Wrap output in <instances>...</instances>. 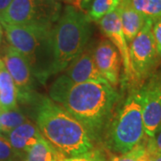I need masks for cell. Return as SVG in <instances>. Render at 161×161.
<instances>
[{
    "label": "cell",
    "mask_w": 161,
    "mask_h": 161,
    "mask_svg": "<svg viewBox=\"0 0 161 161\" xmlns=\"http://www.w3.org/2000/svg\"><path fill=\"white\" fill-rule=\"evenodd\" d=\"M35 124L40 134L64 158L84 154L95 148V141L82 124L51 98L37 95Z\"/></svg>",
    "instance_id": "cell-1"
},
{
    "label": "cell",
    "mask_w": 161,
    "mask_h": 161,
    "mask_svg": "<svg viewBox=\"0 0 161 161\" xmlns=\"http://www.w3.org/2000/svg\"><path fill=\"white\" fill-rule=\"evenodd\" d=\"M118 99L108 82L87 81L71 87L57 103L82 124L95 142H100Z\"/></svg>",
    "instance_id": "cell-2"
},
{
    "label": "cell",
    "mask_w": 161,
    "mask_h": 161,
    "mask_svg": "<svg viewBox=\"0 0 161 161\" xmlns=\"http://www.w3.org/2000/svg\"><path fill=\"white\" fill-rule=\"evenodd\" d=\"M91 20L80 9L67 6L50 31L49 77L62 73L89 46Z\"/></svg>",
    "instance_id": "cell-3"
},
{
    "label": "cell",
    "mask_w": 161,
    "mask_h": 161,
    "mask_svg": "<svg viewBox=\"0 0 161 161\" xmlns=\"http://www.w3.org/2000/svg\"><path fill=\"white\" fill-rule=\"evenodd\" d=\"M144 84L132 86L119 108L114 111L104 131L103 148L112 154L126 153L144 138L142 105Z\"/></svg>",
    "instance_id": "cell-4"
},
{
    "label": "cell",
    "mask_w": 161,
    "mask_h": 161,
    "mask_svg": "<svg viewBox=\"0 0 161 161\" xmlns=\"http://www.w3.org/2000/svg\"><path fill=\"white\" fill-rule=\"evenodd\" d=\"M1 25L8 44L27 58L33 75L45 82L49 78L51 29L34 25Z\"/></svg>",
    "instance_id": "cell-5"
},
{
    "label": "cell",
    "mask_w": 161,
    "mask_h": 161,
    "mask_svg": "<svg viewBox=\"0 0 161 161\" xmlns=\"http://www.w3.org/2000/svg\"><path fill=\"white\" fill-rule=\"evenodd\" d=\"M61 11L62 6L58 0H13L0 16V23L52 29Z\"/></svg>",
    "instance_id": "cell-6"
},
{
    "label": "cell",
    "mask_w": 161,
    "mask_h": 161,
    "mask_svg": "<svg viewBox=\"0 0 161 161\" xmlns=\"http://www.w3.org/2000/svg\"><path fill=\"white\" fill-rule=\"evenodd\" d=\"M132 86H142L153 75L158 55L152 34V21L147 20L136 37L129 44Z\"/></svg>",
    "instance_id": "cell-7"
},
{
    "label": "cell",
    "mask_w": 161,
    "mask_h": 161,
    "mask_svg": "<svg viewBox=\"0 0 161 161\" xmlns=\"http://www.w3.org/2000/svg\"><path fill=\"white\" fill-rule=\"evenodd\" d=\"M93 53L94 48L88 46L64 70L61 75L52 83L49 89V98L57 103L68 89L79 83L87 81L108 82L97 68Z\"/></svg>",
    "instance_id": "cell-8"
},
{
    "label": "cell",
    "mask_w": 161,
    "mask_h": 161,
    "mask_svg": "<svg viewBox=\"0 0 161 161\" xmlns=\"http://www.w3.org/2000/svg\"><path fill=\"white\" fill-rule=\"evenodd\" d=\"M2 60L17 89L18 101L32 103L36 98L33 91V73L27 58L9 44L5 47Z\"/></svg>",
    "instance_id": "cell-9"
},
{
    "label": "cell",
    "mask_w": 161,
    "mask_h": 161,
    "mask_svg": "<svg viewBox=\"0 0 161 161\" xmlns=\"http://www.w3.org/2000/svg\"><path fill=\"white\" fill-rule=\"evenodd\" d=\"M99 28L110 42L117 48L122 58V63L124 65L125 78L127 81L132 80V70L129 55V44L127 42L125 36L121 23L120 14L116 9L111 12L106 16L101 18L98 22Z\"/></svg>",
    "instance_id": "cell-10"
},
{
    "label": "cell",
    "mask_w": 161,
    "mask_h": 161,
    "mask_svg": "<svg viewBox=\"0 0 161 161\" xmlns=\"http://www.w3.org/2000/svg\"><path fill=\"white\" fill-rule=\"evenodd\" d=\"M142 118L145 136L150 138L161 125V77L153 76L144 84Z\"/></svg>",
    "instance_id": "cell-11"
},
{
    "label": "cell",
    "mask_w": 161,
    "mask_h": 161,
    "mask_svg": "<svg viewBox=\"0 0 161 161\" xmlns=\"http://www.w3.org/2000/svg\"><path fill=\"white\" fill-rule=\"evenodd\" d=\"M94 61L99 73L112 87L117 86L120 75V54L112 42L102 40L94 47Z\"/></svg>",
    "instance_id": "cell-12"
},
{
    "label": "cell",
    "mask_w": 161,
    "mask_h": 161,
    "mask_svg": "<svg viewBox=\"0 0 161 161\" xmlns=\"http://www.w3.org/2000/svg\"><path fill=\"white\" fill-rule=\"evenodd\" d=\"M6 137L22 161L35 144L44 139L35 122L33 123L30 120L14 128Z\"/></svg>",
    "instance_id": "cell-13"
},
{
    "label": "cell",
    "mask_w": 161,
    "mask_h": 161,
    "mask_svg": "<svg viewBox=\"0 0 161 161\" xmlns=\"http://www.w3.org/2000/svg\"><path fill=\"white\" fill-rule=\"evenodd\" d=\"M117 10L120 14L124 34L128 44H130L142 29L147 20L132 6L131 0H120Z\"/></svg>",
    "instance_id": "cell-14"
},
{
    "label": "cell",
    "mask_w": 161,
    "mask_h": 161,
    "mask_svg": "<svg viewBox=\"0 0 161 161\" xmlns=\"http://www.w3.org/2000/svg\"><path fill=\"white\" fill-rule=\"evenodd\" d=\"M17 108V89L4 61L0 58V110L6 111Z\"/></svg>",
    "instance_id": "cell-15"
},
{
    "label": "cell",
    "mask_w": 161,
    "mask_h": 161,
    "mask_svg": "<svg viewBox=\"0 0 161 161\" xmlns=\"http://www.w3.org/2000/svg\"><path fill=\"white\" fill-rule=\"evenodd\" d=\"M65 158L42 139L28 151L23 161H62Z\"/></svg>",
    "instance_id": "cell-16"
},
{
    "label": "cell",
    "mask_w": 161,
    "mask_h": 161,
    "mask_svg": "<svg viewBox=\"0 0 161 161\" xmlns=\"http://www.w3.org/2000/svg\"><path fill=\"white\" fill-rule=\"evenodd\" d=\"M28 120L29 119L27 115H24V113L19 109V108L15 109L1 111V114H0L1 133L6 136L14 128L21 125L22 124Z\"/></svg>",
    "instance_id": "cell-17"
},
{
    "label": "cell",
    "mask_w": 161,
    "mask_h": 161,
    "mask_svg": "<svg viewBox=\"0 0 161 161\" xmlns=\"http://www.w3.org/2000/svg\"><path fill=\"white\" fill-rule=\"evenodd\" d=\"M119 4L120 0H92L87 15L91 21L98 22L109 13L116 10Z\"/></svg>",
    "instance_id": "cell-18"
},
{
    "label": "cell",
    "mask_w": 161,
    "mask_h": 161,
    "mask_svg": "<svg viewBox=\"0 0 161 161\" xmlns=\"http://www.w3.org/2000/svg\"><path fill=\"white\" fill-rule=\"evenodd\" d=\"M131 3L146 20L161 18V0H131Z\"/></svg>",
    "instance_id": "cell-19"
},
{
    "label": "cell",
    "mask_w": 161,
    "mask_h": 161,
    "mask_svg": "<svg viewBox=\"0 0 161 161\" xmlns=\"http://www.w3.org/2000/svg\"><path fill=\"white\" fill-rule=\"evenodd\" d=\"M146 151H147V140L143 139L137 146H135L132 150L126 153L120 155L110 153V156L107 158L106 161H141Z\"/></svg>",
    "instance_id": "cell-20"
},
{
    "label": "cell",
    "mask_w": 161,
    "mask_h": 161,
    "mask_svg": "<svg viewBox=\"0 0 161 161\" xmlns=\"http://www.w3.org/2000/svg\"><path fill=\"white\" fill-rule=\"evenodd\" d=\"M0 161H22L5 135H0Z\"/></svg>",
    "instance_id": "cell-21"
},
{
    "label": "cell",
    "mask_w": 161,
    "mask_h": 161,
    "mask_svg": "<svg viewBox=\"0 0 161 161\" xmlns=\"http://www.w3.org/2000/svg\"><path fill=\"white\" fill-rule=\"evenodd\" d=\"M104 148L97 149L96 147L89 152H86L84 154L72 157V158H65L62 161H106L108 156L105 155L104 153Z\"/></svg>",
    "instance_id": "cell-22"
},
{
    "label": "cell",
    "mask_w": 161,
    "mask_h": 161,
    "mask_svg": "<svg viewBox=\"0 0 161 161\" xmlns=\"http://www.w3.org/2000/svg\"><path fill=\"white\" fill-rule=\"evenodd\" d=\"M147 148L150 152L153 153H161V125L157 129L152 137H147Z\"/></svg>",
    "instance_id": "cell-23"
},
{
    "label": "cell",
    "mask_w": 161,
    "mask_h": 161,
    "mask_svg": "<svg viewBox=\"0 0 161 161\" xmlns=\"http://www.w3.org/2000/svg\"><path fill=\"white\" fill-rule=\"evenodd\" d=\"M152 34L155 41L156 48L159 58H161V18L152 22Z\"/></svg>",
    "instance_id": "cell-24"
},
{
    "label": "cell",
    "mask_w": 161,
    "mask_h": 161,
    "mask_svg": "<svg viewBox=\"0 0 161 161\" xmlns=\"http://www.w3.org/2000/svg\"><path fill=\"white\" fill-rule=\"evenodd\" d=\"M13 0H0V16L5 13L7 7L10 6Z\"/></svg>",
    "instance_id": "cell-25"
},
{
    "label": "cell",
    "mask_w": 161,
    "mask_h": 161,
    "mask_svg": "<svg viewBox=\"0 0 161 161\" xmlns=\"http://www.w3.org/2000/svg\"><path fill=\"white\" fill-rule=\"evenodd\" d=\"M151 161H161V153H153L151 156Z\"/></svg>",
    "instance_id": "cell-26"
},
{
    "label": "cell",
    "mask_w": 161,
    "mask_h": 161,
    "mask_svg": "<svg viewBox=\"0 0 161 161\" xmlns=\"http://www.w3.org/2000/svg\"><path fill=\"white\" fill-rule=\"evenodd\" d=\"M83 0H75V7H77L78 9L81 10V3H82Z\"/></svg>",
    "instance_id": "cell-27"
},
{
    "label": "cell",
    "mask_w": 161,
    "mask_h": 161,
    "mask_svg": "<svg viewBox=\"0 0 161 161\" xmlns=\"http://www.w3.org/2000/svg\"><path fill=\"white\" fill-rule=\"evenodd\" d=\"M3 35H4V30H3V27H2V25L0 24V47H1V44H2Z\"/></svg>",
    "instance_id": "cell-28"
},
{
    "label": "cell",
    "mask_w": 161,
    "mask_h": 161,
    "mask_svg": "<svg viewBox=\"0 0 161 161\" xmlns=\"http://www.w3.org/2000/svg\"><path fill=\"white\" fill-rule=\"evenodd\" d=\"M91 1H92V0H83V1H82V3H81V9H82V6H87Z\"/></svg>",
    "instance_id": "cell-29"
},
{
    "label": "cell",
    "mask_w": 161,
    "mask_h": 161,
    "mask_svg": "<svg viewBox=\"0 0 161 161\" xmlns=\"http://www.w3.org/2000/svg\"><path fill=\"white\" fill-rule=\"evenodd\" d=\"M64 2L66 3H69V4H74L75 5V0H64Z\"/></svg>",
    "instance_id": "cell-30"
},
{
    "label": "cell",
    "mask_w": 161,
    "mask_h": 161,
    "mask_svg": "<svg viewBox=\"0 0 161 161\" xmlns=\"http://www.w3.org/2000/svg\"><path fill=\"white\" fill-rule=\"evenodd\" d=\"M0 114H1V110H0ZM0 135H3V134L1 133V131H0Z\"/></svg>",
    "instance_id": "cell-31"
},
{
    "label": "cell",
    "mask_w": 161,
    "mask_h": 161,
    "mask_svg": "<svg viewBox=\"0 0 161 161\" xmlns=\"http://www.w3.org/2000/svg\"></svg>",
    "instance_id": "cell-32"
}]
</instances>
